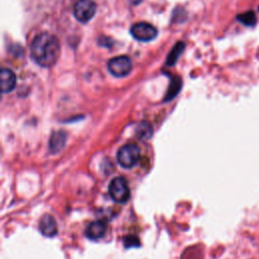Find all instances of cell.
<instances>
[{
    "instance_id": "obj_12",
    "label": "cell",
    "mask_w": 259,
    "mask_h": 259,
    "mask_svg": "<svg viewBox=\"0 0 259 259\" xmlns=\"http://www.w3.org/2000/svg\"><path fill=\"white\" fill-rule=\"evenodd\" d=\"M237 19L241 23H243L244 25H247V26H253L256 23V21H257L256 15H255V13L252 10H249V11H246L244 13L238 14L237 15Z\"/></svg>"
},
{
    "instance_id": "obj_8",
    "label": "cell",
    "mask_w": 259,
    "mask_h": 259,
    "mask_svg": "<svg viewBox=\"0 0 259 259\" xmlns=\"http://www.w3.org/2000/svg\"><path fill=\"white\" fill-rule=\"evenodd\" d=\"M66 140H67V134L64 131L55 132L51 136L50 142H49V149L51 153L56 154L62 151L66 145Z\"/></svg>"
},
{
    "instance_id": "obj_1",
    "label": "cell",
    "mask_w": 259,
    "mask_h": 259,
    "mask_svg": "<svg viewBox=\"0 0 259 259\" xmlns=\"http://www.w3.org/2000/svg\"><path fill=\"white\" fill-rule=\"evenodd\" d=\"M60 52L61 48L58 38L49 32L37 34L30 46L32 60L44 68L53 67L60 57Z\"/></svg>"
},
{
    "instance_id": "obj_4",
    "label": "cell",
    "mask_w": 259,
    "mask_h": 259,
    "mask_svg": "<svg viewBox=\"0 0 259 259\" xmlns=\"http://www.w3.org/2000/svg\"><path fill=\"white\" fill-rule=\"evenodd\" d=\"M107 68H108V71L111 73V75L120 78V77H125L131 73L133 65L128 57L117 56L108 62Z\"/></svg>"
},
{
    "instance_id": "obj_2",
    "label": "cell",
    "mask_w": 259,
    "mask_h": 259,
    "mask_svg": "<svg viewBox=\"0 0 259 259\" xmlns=\"http://www.w3.org/2000/svg\"><path fill=\"white\" fill-rule=\"evenodd\" d=\"M140 158V150L139 147L135 144H126L119 148L117 154H116V160L117 163L125 168L130 169L134 167Z\"/></svg>"
},
{
    "instance_id": "obj_11",
    "label": "cell",
    "mask_w": 259,
    "mask_h": 259,
    "mask_svg": "<svg viewBox=\"0 0 259 259\" xmlns=\"http://www.w3.org/2000/svg\"><path fill=\"white\" fill-rule=\"evenodd\" d=\"M152 133H153V128L151 126V124L147 121H142L138 124L137 128H136V134L139 138L143 139V140H147L150 139L152 137Z\"/></svg>"
},
{
    "instance_id": "obj_3",
    "label": "cell",
    "mask_w": 259,
    "mask_h": 259,
    "mask_svg": "<svg viewBox=\"0 0 259 259\" xmlns=\"http://www.w3.org/2000/svg\"><path fill=\"white\" fill-rule=\"evenodd\" d=\"M108 193L115 202L117 203L126 202L131 195L126 180L122 177L113 178L109 183Z\"/></svg>"
},
{
    "instance_id": "obj_6",
    "label": "cell",
    "mask_w": 259,
    "mask_h": 259,
    "mask_svg": "<svg viewBox=\"0 0 259 259\" xmlns=\"http://www.w3.org/2000/svg\"><path fill=\"white\" fill-rule=\"evenodd\" d=\"M131 34L140 41H150L157 36V29L148 22H137L132 25Z\"/></svg>"
},
{
    "instance_id": "obj_7",
    "label": "cell",
    "mask_w": 259,
    "mask_h": 259,
    "mask_svg": "<svg viewBox=\"0 0 259 259\" xmlns=\"http://www.w3.org/2000/svg\"><path fill=\"white\" fill-rule=\"evenodd\" d=\"M40 233L46 236V237H54L58 233V227L57 223L51 214H45L41 217L39 220V225H38Z\"/></svg>"
},
{
    "instance_id": "obj_5",
    "label": "cell",
    "mask_w": 259,
    "mask_h": 259,
    "mask_svg": "<svg viewBox=\"0 0 259 259\" xmlns=\"http://www.w3.org/2000/svg\"><path fill=\"white\" fill-rule=\"evenodd\" d=\"M74 16L80 22H88L96 12V4L92 0H77L74 5Z\"/></svg>"
},
{
    "instance_id": "obj_9",
    "label": "cell",
    "mask_w": 259,
    "mask_h": 259,
    "mask_svg": "<svg viewBox=\"0 0 259 259\" xmlns=\"http://www.w3.org/2000/svg\"><path fill=\"white\" fill-rule=\"evenodd\" d=\"M106 232V226L104 223L100 221H95L90 223L85 231V235L87 238L91 240H98L102 238L105 235Z\"/></svg>"
},
{
    "instance_id": "obj_10",
    "label": "cell",
    "mask_w": 259,
    "mask_h": 259,
    "mask_svg": "<svg viewBox=\"0 0 259 259\" xmlns=\"http://www.w3.org/2000/svg\"><path fill=\"white\" fill-rule=\"evenodd\" d=\"M16 85V77L9 69L1 70V90L3 93H8L14 89Z\"/></svg>"
},
{
    "instance_id": "obj_13",
    "label": "cell",
    "mask_w": 259,
    "mask_h": 259,
    "mask_svg": "<svg viewBox=\"0 0 259 259\" xmlns=\"http://www.w3.org/2000/svg\"><path fill=\"white\" fill-rule=\"evenodd\" d=\"M184 47H185L184 42H178L173 48V50L170 52V54L168 55V58H167V65L168 66H173L176 63V61L179 58L180 54L183 52Z\"/></svg>"
},
{
    "instance_id": "obj_15",
    "label": "cell",
    "mask_w": 259,
    "mask_h": 259,
    "mask_svg": "<svg viewBox=\"0 0 259 259\" xmlns=\"http://www.w3.org/2000/svg\"><path fill=\"white\" fill-rule=\"evenodd\" d=\"M123 244L126 248L135 247V246L139 245V239L135 236H127L123 239Z\"/></svg>"
},
{
    "instance_id": "obj_14",
    "label": "cell",
    "mask_w": 259,
    "mask_h": 259,
    "mask_svg": "<svg viewBox=\"0 0 259 259\" xmlns=\"http://www.w3.org/2000/svg\"><path fill=\"white\" fill-rule=\"evenodd\" d=\"M180 87H181V80L178 77L173 78L171 81V84L169 86V89L167 91L165 100H169V99H172L173 97H175L176 94L179 92Z\"/></svg>"
}]
</instances>
